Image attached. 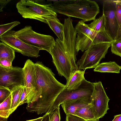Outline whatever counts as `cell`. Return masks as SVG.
<instances>
[{
    "label": "cell",
    "instance_id": "obj_1",
    "mask_svg": "<svg viewBox=\"0 0 121 121\" xmlns=\"http://www.w3.org/2000/svg\"><path fill=\"white\" fill-rule=\"evenodd\" d=\"M37 77L35 95L31 102L27 104V111L38 115L50 113L54 103L66 85L58 81L51 69L42 62L35 63Z\"/></svg>",
    "mask_w": 121,
    "mask_h": 121
},
{
    "label": "cell",
    "instance_id": "obj_2",
    "mask_svg": "<svg viewBox=\"0 0 121 121\" xmlns=\"http://www.w3.org/2000/svg\"><path fill=\"white\" fill-rule=\"evenodd\" d=\"M64 24L63 40L56 38L49 53L58 74L65 78L67 83L74 72L78 69L76 63L78 53L75 48L77 33L72 19H65Z\"/></svg>",
    "mask_w": 121,
    "mask_h": 121
},
{
    "label": "cell",
    "instance_id": "obj_3",
    "mask_svg": "<svg viewBox=\"0 0 121 121\" xmlns=\"http://www.w3.org/2000/svg\"><path fill=\"white\" fill-rule=\"evenodd\" d=\"M40 3L49 6L56 13L81 19L84 22L95 20L99 12L97 3L89 0H41Z\"/></svg>",
    "mask_w": 121,
    "mask_h": 121
},
{
    "label": "cell",
    "instance_id": "obj_4",
    "mask_svg": "<svg viewBox=\"0 0 121 121\" xmlns=\"http://www.w3.org/2000/svg\"><path fill=\"white\" fill-rule=\"evenodd\" d=\"M16 7L23 17L37 20L47 24V20L57 16L49 6L38 4L34 0H20L17 3Z\"/></svg>",
    "mask_w": 121,
    "mask_h": 121
},
{
    "label": "cell",
    "instance_id": "obj_5",
    "mask_svg": "<svg viewBox=\"0 0 121 121\" xmlns=\"http://www.w3.org/2000/svg\"><path fill=\"white\" fill-rule=\"evenodd\" d=\"M15 35L18 38L26 43L45 50L49 53L55 44L54 38L50 35L39 34L35 32L30 26H25L15 31Z\"/></svg>",
    "mask_w": 121,
    "mask_h": 121
},
{
    "label": "cell",
    "instance_id": "obj_6",
    "mask_svg": "<svg viewBox=\"0 0 121 121\" xmlns=\"http://www.w3.org/2000/svg\"><path fill=\"white\" fill-rule=\"evenodd\" d=\"M111 43H104L92 44L84 52L77 63L78 69L83 70L95 68L105 57Z\"/></svg>",
    "mask_w": 121,
    "mask_h": 121
},
{
    "label": "cell",
    "instance_id": "obj_7",
    "mask_svg": "<svg viewBox=\"0 0 121 121\" xmlns=\"http://www.w3.org/2000/svg\"><path fill=\"white\" fill-rule=\"evenodd\" d=\"M94 88V83L84 79L77 88L68 90L65 88L58 96L52 106L50 113L53 112L58 106L68 101L91 97Z\"/></svg>",
    "mask_w": 121,
    "mask_h": 121
},
{
    "label": "cell",
    "instance_id": "obj_8",
    "mask_svg": "<svg viewBox=\"0 0 121 121\" xmlns=\"http://www.w3.org/2000/svg\"><path fill=\"white\" fill-rule=\"evenodd\" d=\"M22 86H24L22 68L0 65V87L7 88L12 92Z\"/></svg>",
    "mask_w": 121,
    "mask_h": 121
},
{
    "label": "cell",
    "instance_id": "obj_9",
    "mask_svg": "<svg viewBox=\"0 0 121 121\" xmlns=\"http://www.w3.org/2000/svg\"><path fill=\"white\" fill-rule=\"evenodd\" d=\"M15 31L9 30L0 37V41L12 48L15 51L29 57L37 58L40 56L39 48L24 42L17 37Z\"/></svg>",
    "mask_w": 121,
    "mask_h": 121
},
{
    "label": "cell",
    "instance_id": "obj_10",
    "mask_svg": "<svg viewBox=\"0 0 121 121\" xmlns=\"http://www.w3.org/2000/svg\"><path fill=\"white\" fill-rule=\"evenodd\" d=\"M94 88L91 97V104L97 119L102 118L109 109L108 103L110 99L107 96L102 82L94 83Z\"/></svg>",
    "mask_w": 121,
    "mask_h": 121
},
{
    "label": "cell",
    "instance_id": "obj_11",
    "mask_svg": "<svg viewBox=\"0 0 121 121\" xmlns=\"http://www.w3.org/2000/svg\"><path fill=\"white\" fill-rule=\"evenodd\" d=\"M115 9L114 0H103V14L104 17L105 30L114 41L119 27L115 15Z\"/></svg>",
    "mask_w": 121,
    "mask_h": 121
},
{
    "label": "cell",
    "instance_id": "obj_12",
    "mask_svg": "<svg viewBox=\"0 0 121 121\" xmlns=\"http://www.w3.org/2000/svg\"><path fill=\"white\" fill-rule=\"evenodd\" d=\"M22 69L24 86L26 91L28 104L31 102L36 92L37 77L35 63L28 59L26 61Z\"/></svg>",
    "mask_w": 121,
    "mask_h": 121
},
{
    "label": "cell",
    "instance_id": "obj_13",
    "mask_svg": "<svg viewBox=\"0 0 121 121\" xmlns=\"http://www.w3.org/2000/svg\"><path fill=\"white\" fill-rule=\"evenodd\" d=\"M91 97H87L65 101L61 105L66 115H74L75 112L78 109L90 104Z\"/></svg>",
    "mask_w": 121,
    "mask_h": 121
},
{
    "label": "cell",
    "instance_id": "obj_14",
    "mask_svg": "<svg viewBox=\"0 0 121 121\" xmlns=\"http://www.w3.org/2000/svg\"><path fill=\"white\" fill-rule=\"evenodd\" d=\"M85 70L78 69L75 71L66 83L65 88L70 90L78 88L85 79L84 75Z\"/></svg>",
    "mask_w": 121,
    "mask_h": 121
},
{
    "label": "cell",
    "instance_id": "obj_15",
    "mask_svg": "<svg viewBox=\"0 0 121 121\" xmlns=\"http://www.w3.org/2000/svg\"><path fill=\"white\" fill-rule=\"evenodd\" d=\"M121 66L115 61H110L99 64L95 68L94 71L100 73H119Z\"/></svg>",
    "mask_w": 121,
    "mask_h": 121
},
{
    "label": "cell",
    "instance_id": "obj_16",
    "mask_svg": "<svg viewBox=\"0 0 121 121\" xmlns=\"http://www.w3.org/2000/svg\"><path fill=\"white\" fill-rule=\"evenodd\" d=\"M47 24L57 37L63 41L64 39V25L61 23L57 17H54L47 20Z\"/></svg>",
    "mask_w": 121,
    "mask_h": 121
},
{
    "label": "cell",
    "instance_id": "obj_17",
    "mask_svg": "<svg viewBox=\"0 0 121 121\" xmlns=\"http://www.w3.org/2000/svg\"><path fill=\"white\" fill-rule=\"evenodd\" d=\"M15 58V51L4 43H0V60L5 59L12 63Z\"/></svg>",
    "mask_w": 121,
    "mask_h": 121
},
{
    "label": "cell",
    "instance_id": "obj_18",
    "mask_svg": "<svg viewBox=\"0 0 121 121\" xmlns=\"http://www.w3.org/2000/svg\"><path fill=\"white\" fill-rule=\"evenodd\" d=\"M74 114V115L86 120L97 119L94 114L91 104L78 109Z\"/></svg>",
    "mask_w": 121,
    "mask_h": 121
},
{
    "label": "cell",
    "instance_id": "obj_19",
    "mask_svg": "<svg viewBox=\"0 0 121 121\" xmlns=\"http://www.w3.org/2000/svg\"><path fill=\"white\" fill-rule=\"evenodd\" d=\"M24 87V86H20L11 92L12 99L11 114L19 106L20 99L23 91Z\"/></svg>",
    "mask_w": 121,
    "mask_h": 121
},
{
    "label": "cell",
    "instance_id": "obj_20",
    "mask_svg": "<svg viewBox=\"0 0 121 121\" xmlns=\"http://www.w3.org/2000/svg\"><path fill=\"white\" fill-rule=\"evenodd\" d=\"M11 94L0 104V116L8 118L11 114L12 103Z\"/></svg>",
    "mask_w": 121,
    "mask_h": 121
},
{
    "label": "cell",
    "instance_id": "obj_21",
    "mask_svg": "<svg viewBox=\"0 0 121 121\" xmlns=\"http://www.w3.org/2000/svg\"><path fill=\"white\" fill-rule=\"evenodd\" d=\"M74 29L77 34H83L89 37L91 36L93 32V30L90 28L82 20L78 22Z\"/></svg>",
    "mask_w": 121,
    "mask_h": 121
},
{
    "label": "cell",
    "instance_id": "obj_22",
    "mask_svg": "<svg viewBox=\"0 0 121 121\" xmlns=\"http://www.w3.org/2000/svg\"><path fill=\"white\" fill-rule=\"evenodd\" d=\"M88 25L90 28L95 31H105V19L104 15L103 14L99 18L95 19Z\"/></svg>",
    "mask_w": 121,
    "mask_h": 121
},
{
    "label": "cell",
    "instance_id": "obj_23",
    "mask_svg": "<svg viewBox=\"0 0 121 121\" xmlns=\"http://www.w3.org/2000/svg\"><path fill=\"white\" fill-rule=\"evenodd\" d=\"M20 23L19 22L16 21L6 24L0 25V37Z\"/></svg>",
    "mask_w": 121,
    "mask_h": 121
},
{
    "label": "cell",
    "instance_id": "obj_24",
    "mask_svg": "<svg viewBox=\"0 0 121 121\" xmlns=\"http://www.w3.org/2000/svg\"><path fill=\"white\" fill-rule=\"evenodd\" d=\"M111 51L112 53L121 57V41H114L111 44Z\"/></svg>",
    "mask_w": 121,
    "mask_h": 121
},
{
    "label": "cell",
    "instance_id": "obj_25",
    "mask_svg": "<svg viewBox=\"0 0 121 121\" xmlns=\"http://www.w3.org/2000/svg\"><path fill=\"white\" fill-rule=\"evenodd\" d=\"M116 3L115 14L119 26L121 24V0H114Z\"/></svg>",
    "mask_w": 121,
    "mask_h": 121
},
{
    "label": "cell",
    "instance_id": "obj_26",
    "mask_svg": "<svg viewBox=\"0 0 121 121\" xmlns=\"http://www.w3.org/2000/svg\"><path fill=\"white\" fill-rule=\"evenodd\" d=\"M11 94V91L9 89L4 87H0V104L3 102Z\"/></svg>",
    "mask_w": 121,
    "mask_h": 121
},
{
    "label": "cell",
    "instance_id": "obj_27",
    "mask_svg": "<svg viewBox=\"0 0 121 121\" xmlns=\"http://www.w3.org/2000/svg\"><path fill=\"white\" fill-rule=\"evenodd\" d=\"M66 121H86L85 119L75 115H66Z\"/></svg>",
    "mask_w": 121,
    "mask_h": 121
},
{
    "label": "cell",
    "instance_id": "obj_28",
    "mask_svg": "<svg viewBox=\"0 0 121 121\" xmlns=\"http://www.w3.org/2000/svg\"><path fill=\"white\" fill-rule=\"evenodd\" d=\"M27 97L26 88L24 86L23 91L20 100L19 106L24 103H27Z\"/></svg>",
    "mask_w": 121,
    "mask_h": 121
},
{
    "label": "cell",
    "instance_id": "obj_29",
    "mask_svg": "<svg viewBox=\"0 0 121 121\" xmlns=\"http://www.w3.org/2000/svg\"><path fill=\"white\" fill-rule=\"evenodd\" d=\"M59 108V106L57 107L53 111L54 116L53 121H60V117Z\"/></svg>",
    "mask_w": 121,
    "mask_h": 121
},
{
    "label": "cell",
    "instance_id": "obj_30",
    "mask_svg": "<svg viewBox=\"0 0 121 121\" xmlns=\"http://www.w3.org/2000/svg\"><path fill=\"white\" fill-rule=\"evenodd\" d=\"M0 65L6 67H10L12 66V62L5 59L0 60Z\"/></svg>",
    "mask_w": 121,
    "mask_h": 121
},
{
    "label": "cell",
    "instance_id": "obj_31",
    "mask_svg": "<svg viewBox=\"0 0 121 121\" xmlns=\"http://www.w3.org/2000/svg\"><path fill=\"white\" fill-rule=\"evenodd\" d=\"M11 0H0V12L3 11V8Z\"/></svg>",
    "mask_w": 121,
    "mask_h": 121
},
{
    "label": "cell",
    "instance_id": "obj_32",
    "mask_svg": "<svg viewBox=\"0 0 121 121\" xmlns=\"http://www.w3.org/2000/svg\"><path fill=\"white\" fill-rule=\"evenodd\" d=\"M52 112L45 113L43 117V119L41 121H50Z\"/></svg>",
    "mask_w": 121,
    "mask_h": 121
},
{
    "label": "cell",
    "instance_id": "obj_33",
    "mask_svg": "<svg viewBox=\"0 0 121 121\" xmlns=\"http://www.w3.org/2000/svg\"><path fill=\"white\" fill-rule=\"evenodd\" d=\"M120 41H121V24L119 26L117 35L115 41L118 42Z\"/></svg>",
    "mask_w": 121,
    "mask_h": 121
},
{
    "label": "cell",
    "instance_id": "obj_34",
    "mask_svg": "<svg viewBox=\"0 0 121 121\" xmlns=\"http://www.w3.org/2000/svg\"><path fill=\"white\" fill-rule=\"evenodd\" d=\"M112 121H121V114L114 116V118Z\"/></svg>",
    "mask_w": 121,
    "mask_h": 121
},
{
    "label": "cell",
    "instance_id": "obj_35",
    "mask_svg": "<svg viewBox=\"0 0 121 121\" xmlns=\"http://www.w3.org/2000/svg\"><path fill=\"white\" fill-rule=\"evenodd\" d=\"M43 118V117H41L36 119L27 120L26 121H41Z\"/></svg>",
    "mask_w": 121,
    "mask_h": 121
},
{
    "label": "cell",
    "instance_id": "obj_36",
    "mask_svg": "<svg viewBox=\"0 0 121 121\" xmlns=\"http://www.w3.org/2000/svg\"><path fill=\"white\" fill-rule=\"evenodd\" d=\"M8 118L0 116V121H7Z\"/></svg>",
    "mask_w": 121,
    "mask_h": 121
},
{
    "label": "cell",
    "instance_id": "obj_37",
    "mask_svg": "<svg viewBox=\"0 0 121 121\" xmlns=\"http://www.w3.org/2000/svg\"><path fill=\"white\" fill-rule=\"evenodd\" d=\"M54 112H53L52 114L51 119L50 120V121H53V119L54 118Z\"/></svg>",
    "mask_w": 121,
    "mask_h": 121
},
{
    "label": "cell",
    "instance_id": "obj_38",
    "mask_svg": "<svg viewBox=\"0 0 121 121\" xmlns=\"http://www.w3.org/2000/svg\"><path fill=\"white\" fill-rule=\"evenodd\" d=\"M86 121H99V119H96L91 120H86Z\"/></svg>",
    "mask_w": 121,
    "mask_h": 121
}]
</instances>
